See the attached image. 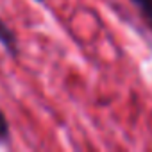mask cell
I'll list each match as a JSON object with an SVG mask.
<instances>
[{
    "mask_svg": "<svg viewBox=\"0 0 152 152\" xmlns=\"http://www.w3.org/2000/svg\"><path fill=\"white\" fill-rule=\"evenodd\" d=\"M0 45L6 48V52L13 57H16L20 54V43H18V36L16 32L0 18Z\"/></svg>",
    "mask_w": 152,
    "mask_h": 152,
    "instance_id": "1",
    "label": "cell"
},
{
    "mask_svg": "<svg viewBox=\"0 0 152 152\" xmlns=\"http://www.w3.org/2000/svg\"><path fill=\"white\" fill-rule=\"evenodd\" d=\"M131 4L138 9V13L145 20V25L152 32V0H131Z\"/></svg>",
    "mask_w": 152,
    "mask_h": 152,
    "instance_id": "2",
    "label": "cell"
},
{
    "mask_svg": "<svg viewBox=\"0 0 152 152\" xmlns=\"http://www.w3.org/2000/svg\"><path fill=\"white\" fill-rule=\"evenodd\" d=\"M9 141H11V127H9L6 113L0 109V143L9 145Z\"/></svg>",
    "mask_w": 152,
    "mask_h": 152,
    "instance_id": "3",
    "label": "cell"
},
{
    "mask_svg": "<svg viewBox=\"0 0 152 152\" xmlns=\"http://www.w3.org/2000/svg\"><path fill=\"white\" fill-rule=\"evenodd\" d=\"M34 2H38V4H41V2H45V0H34Z\"/></svg>",
    "mask_w": 152,
    "mask_h": 152,
    "instance_id": "4",
    "label": "cell"
}]
</instances>
